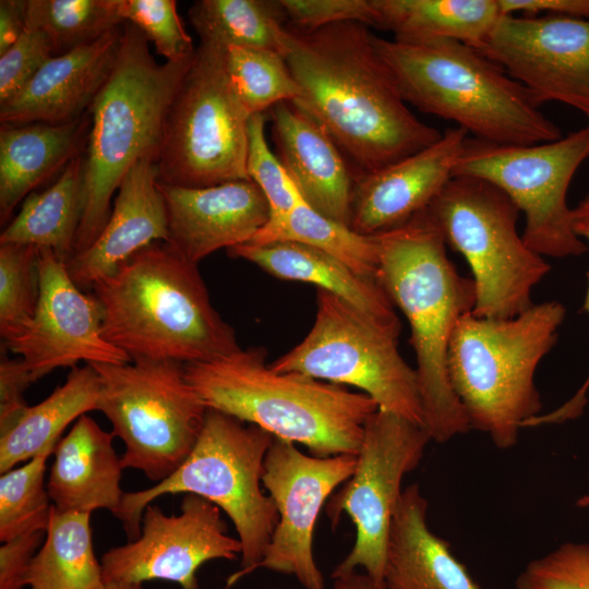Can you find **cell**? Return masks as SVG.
Listing matches in <instances>:
<instances>
[{
    "instance_id": "15",
    "label": "cell",
    "mask_w": 589,
    "mask_h": 589,
    "mask_svg": "<svg viewBox=\"0 0 589 589\" xmlns=\"http://www.w3.org/2000/svg\"><path fill=\"white\" fill-rule=\"evenodd\" d=\"M220 510L191 493L183 496L179 515H166L151 503L143 512L140 536L104 553V582L161 579L181 589H200L197 570L204 563L241 555V543L228 534Z\"/></svg>"
},
{
    "instance_id": "31",
    "label": "cell",
    "mask_w": 589,
    "mask_h": 589,
    "mask_svg": "<svg viewBox=\"0 0 589 589\" xmlns=\"http://www.w3.org/2000/svg\"><path fill=\"white\" fill-rule=\"evenodd\" d=\"M28 589H100L101 564L97 560L91 514L51 507L46 537L34 555Z\"/></svg>"
},
{
    "instance_id": "43",
    "label": "cell",
    "mask_w": 589,
    "mask_h": 589,
    "mask_svg": "<svg viewBox=\"0 0 589 589\" xmlns=\"http://www.w3.org/2000/svg\"><path fill=\"white\" fill-rule=\"evenodd\" d=\"M46 530L26 532L0 548V589H24L31 562L44 542Z\"/></svg>"
},
{
    "instance_id": "46",
    "label": "cell",
    "mask_w": 589,
    "mask_h": 589,
    "mask_svg": "<svg viewBox=\"0 0 589 589\" xmlns=\"http://www.w3.org/2000/svg\"><path fill=\"white\" fill-rule=\"evenodd\" d=\"M27 0L0 1V55L22 35L26 25Z\"/></svg>"
},
{
    "instance_id": "28",
    "label": "cell",
    "mask_w": 589,
    "mask_h": 589,
    "mask_svg": "<svg viewBox=\"0 0 589 589\" xmlns=\"http://www.w3.org/2000/svg\"><path fill=\"white\" fill-rule=\"evenodd\" d=\"M100 381L91 364L74 366L65 382L0 428V473L44 453H53L64 429L97 410Z\"/></svg>"
},
{
    "instance_id": "18",
    "label": "cell",
    "mask_w": 589,
    "mask_h": 589,
    "mask_svg": "<svg viewBox=\"0 0 589 589\" xmlns=\"http://www.w3.org/2000/svg\"><path fill=\"white\" fill-rule=\"evenodd\" d=\"M40 291L33 317L3 338L7 350L19 354L35 380L57 368L77 362H131L103 335V311L97 298L71 279L67 264L50 249H39Z\"/></svg>"
},
{
    "instance_id": "36",
    "label": "cell",
    "mask_w": 589,
    "mask_h": 589,
    "mask_svg": "<svg viewBox=\"0 0 589 589\" xmlns=\"http://www.w3.org/2000/svg\"><path fill=\"white\" fill-rule=\"evenodd\" d=\"M44 453L12 468L0 477V541L7 542L26 532L46 530L52 503L45 480Z\"/></svg>"
},
{
    "instance_id": "44",
    "label": "cell",
    "mask_w": 589,
    "mask_h": 589,
    "mask_svg": "<svg viewBox=\"0 0 589 589\" xmlns=\"http://www.w3.org/2000/svg\"><path fill=\"white\" fill-rule=\"evenodd\" d=\"M35 382L22 359L1 357L0 428L11 422L27 406L24 393Z\"/></svg>"
},
{
    "instance_id": "39",
    "label": "cell",
    "mask_w": 589,
    "mask_h": 589,
    "mask_svg": "<svg viewBox=\"0 0 589 589\" xmlns=\"http://www.w3.org/2000/svg\"><path fill=\"white\" fill-rule=\"evenodd\" d=\"M119 13L123 22L133 24L154 44L166 61H179L195 52L175 0H120Z\"/></svg>"
},
{
    "instance_id": "48",
    "label": "cell",
    "mask_w": 589,
    "mask_h": 589,
    "mask_svg": "<svg viewBox=\"0 0 589 589\" xmlns=\"http://www.w3.org/2000/svg\"><path fill=\"white\" fill-rule=\"evenodd\" d=\"M575 233L584 241H587L589 244V192L584 196V199L578 203L574 208V220H573ZM588 287L586 291V297L582 304V310L589 314V272L587 274Z\"/></svg>"
},
{
    "instance_id": "6",
    "label": "cell",
    "mask_w": 589,
    "mask_h": 589,
    "mask_svg": "<svg viewBox=\"0 0 589 589\" xmlns=\"http://www.w3.org/2000/svg\"><path fill=\"white\" fill-rule=\"evenodd\" d=\"M194 55L158 63L141 31L123 23L115 68L88 109L83 211L73 255L104 229L113 193L129 169L142 159L156 163L168 109Z\"/></svg>"
},
{
    "instance_id": "32",
    "label": "cell",
    "mask_w": 589,
    "mask_h": 589,
    "mask_svg": "<svg viewBox=\"0 0 589 589\" xmlns=\"http://www.w3.org/2000/svg\"><path fill=\"white\" fill-rule=\"evenodd\" d=\"M188 15L201 41L278 52L288 22L279 0H199Z\"/></svg>"
},
{
    "instance_id": "26",
    "label": "cell",
    "mask_w": 589,
    "mask_h": 589,
    "mask_svg": "<svg viewBox=\"0 0 589 589\" xmlns=\"http://www.w3.org/2000/svg\"><path fill=\"white\" fill-rule=\"evenodd\" d=\"M428 501L418 483L404 489L389 527L386 589H481L447 542L429 528Z\"/></svg>"
},
{
    "instance_id": "13",
    "label": "cell",
    "mask_w": 589,
    "mask_h": 589,
    "mask_svg": "<svg viewBox=\"0 0 589 589\" xmlns=\"http://www.w3.org/2000/svg\"><path fill=\"white\" fill-rule=\"evenodd\" d=\"M589 159V123L558 140L503 145L468 136L453 177L484 180L502 190L524 213L522 239L541 256L565 259L587 252L574 231L567 192Z\"/></svg>"
},
{
    "instance_id": "22",
    "label": "cell",
    "mask_w": 589,
    "mask_h": 589,
    "mask_svg": "<svg viewBox=\"0 0 589 589\" xmlns=\"http://www.w3.org/2000/svg\"><path fill=\"white\" fill-rule=\"evenodd\" d=\"M157 178L152 159L137 161L123 177L104 229L86 250L67 263L79 288L92 289L140 250L167 242V209Z\"/></svg>"
},
{
    "instance_id": "10",
    "label": "cell",
    "mask_w": 589,
    "mask_h": 589,
    "mask_svg": "<svg viewBox=\"0 0 589 589\" xmlns=\"http://www.w3.org/2000/svg\"><path fill=\"white\" fill-rule=\"evenodd\" d=\"M97 372V410L124 444L123 469L161 482L188 458L203 429L207 407L173 360L87 363Z\"/></svg>"
},
{
    "instance_id": "24",
    "label": "cell",
    "mask_w": 589,
    "mask_h": 589,
    "mask_svg": "<svg viewBox=\"0 0 589 589\" xmlns=\"http://www.w3.org/2000/svg\"><path fill=\"white\" fill-rule=\"evenodd\" d=\"M283 280L309 283L360 310L399 336L400 321L378 279L361 275L336 256L294 241L248 242L227 250Z\"/></svg>"
},
{
    "instance_id": "38",
    "label": "cell",
    "mask_w": 589,
    "mask_h": 589,
    "mask_svg": "<svg viewBox=\"0 0 589 589\" xmlns=\"http://www.w3.org/2000/svg\"><path fill=\"white\" fill-rule=\"evenodd\" d=\"M266 120V113H256L250 118L245 167L249 179L260 188L268 202V223H274L284 218L302 196L267 144Z\"/></svg>"
},
{
    "instance_id": "37",
    "label": "cell",
    "mask_w": 589,
    "mask_h": 589,
    "mask_svg": "<svg viewBox=\"0 0 589 589\" xmlns=\"http://www.w3.org/2000/svg\"><path fill=\"white\" fill-rule=\"evenodd\" d=\"M36 247L0 244V335L5 338L34 315L40 291Z\"/></svg>"
},
{
    "instance_id": "49",
    "label": "cell",
    "mask_w": 589,
    "mask_h": 589,
    "mask_svg": "<svg viewBox=\"0 0 589 589\" xmlns=\"http://www.w3.org/2000/svg\"><path fill=\"white\" fill-rule=\"evenodd\" d=\"M335 589H377L370 578L360 572L334 578Z\"/></svg>"
},
{
    "instance_id": "33",
    "label": "cell",
    "mask_w": 589,
    "mask_h": 589,
    "mask_svg": "<svg viewBox=\"0 0 589 589\" xmlns=\"http://www.w3.org/2000/svg\"><path fill=\"white\" fill-rule=\"evenodd\" d=\"M294 241L327 252L361 275L377 278L378 251L374 236H363L349 226L313 209L303 199L281 219L267 223L250 241Z\"/></svg>"
},
{
    "instance_id": "23",
    "label": "cell",
    "mask_w": 589,
    "mask_h": 589,
    "mask_svg": "<svg viewBox=\"0 0 589 589\" xmlns=\"http://www.w3.org/2000/svg\"><path fill=\"white\" fill-rule=\"evenodd\" d=\"M271 119L278 158L302 199L316 212L349 226L354 177L338 145L290 103L274 106Z\"/></svg>"
},
{
    "instance_id": "16",
    "label": "cell",
    "mask_w": 589,
    "mask_h": 589,
    "mask_svg": "<svg viewBox=\"0 0 589 589\" xmlns=\"http://www.w3.org/2000/svg\"><path fill=\"white\" fill-rule=\"evenodd\" d=\"M356 466L357 455L315 457L303 454L292 442L274 438L262 483L279 520L254 569L292 575L304 589H325L313 554L314 527L328 496L353 474Z\"/></svg>"
},
{
    "instance_id": "30",
    "label": "cell",
    "mask_w": 589,
    "mask_h": 589,
    "mask_svg": "<svg viewBox=\"0 0 589 589\" xmlns=\"http://www.w3.org/2000/svg\"><path fill=\"white\" fill-rule=\"evenodd\" d=\"M84 155L73 157L57 180L31 193L17 215L2 230L0 244L50 249L63 263L74 254L83 211Z\"/></svg>"
},
{
    "instance_id": "50",
    "label": "cell",
    "mask_w": 589,
    "mask_h": 589,
    "mask_svg": "<svg viewBox=\"0 0 589 589\" xmlns=\"http://www.w3.org/2000/svg\"><path fill=\"white\" fill-rule=\"evenodd\" d=\"M100 589H144L142 584L104 582Z\"/></svg>"
},
{
    "instance_id": "45",
    "label": "cell",
    "mask_w": 589,
    "mask_h": 589,
    "mask_svg": "<svg viewBox=\"0 0 589 589\" xmlns=\"http://www.w3.org/2000/svg\"><path fill=\"white\" fill-rule=\"evenodd\" d=\"M503 15L558 14L589 19V0H498Z\"/></svg>"
},
{
    "instance_id": "5",
    "label": "cell",
    "mask_w": 589,
    "mask_h": 589,
    "mask_svg": "<svg viewBox=\"0 0 589 589\" xmlns=\"http://www.w3.org/2000/svg\"><path fill=\"white\" fill-rule=\"evenodd\" d=\"M404 100L449 120L473 139L530 145L561 139V129L529 91L480 50L453 39L406 44L374 36Z\"/></svg>"
},
{
    "instance_id": "8",
    "label": "cell",
    "mask_w": 589,
    "mask_h": 589,
    "mask_svg": "<svg viewBox=\"0 0 589 589\" xmlns=\"http://www.w3.org/2000/svg\"><path fill=\"white\" fill-rule=\"evenodd\" d=\"M274 438L255 424L208 409L183 464L148 489L124 492L113 516L122 521L132 541L141 533L145 507L160 496L191 493L217 505L232 521L241 543L242 568L229 577V589L262 561L279 520L273 498L261 488L264 460Z\"/></svg>"
},
{
    "instance_id": "35",
    "label": "cell",
    "mask_w": 589,
    "mask_h": 589,
    "mask_svg": "<svg viewBox=\"0 0 589 589\" xmlns=\"http://www.w3.org/2000/svg\"><path fill=\"white\" fill-rule=\"evenodd\" d=\"M230 84L245 111L265 113L299 99L300 87L280 52L265 48L226 47Z\"/></svg>"
},
{
    "instance_id": "27",
    "label": "cell",
    "mask_w": 589,
    "mask_h": 589,
    "mask_svg": "<svg viewBox=\"0 0 589 589\" xmlns=\"http://www.w3.org/2000/svg\"><path fill=\"white\" fill-rule=\"evenodd\" d=\"M88 111L65 123H1L0 221L4 225L14 208L35 188L81 154L89 132Z\"/></svg>"
},
{
    "instance_id": "11",
    "label": "cell",
    "mask_w": 589,
    "mask_h": 589,
    "mask_svg": "<svg viewBox=\"0 0 589 589\" xmlns=\"http://www.w3.org/2000/svg\"><path fill=\"white\" fill-rule=\"evenodd\" d=\"M250 118L230 84L226 47L201 41L165 119L157 180L203 188L249 179Z\"/></svg>"
},
{
    "instance_id": "1",
    "label": "cell",
    "mask_w": 589,
    "mask_h": 589,
    "mask_svg": "<svg viewBox=\"0 0 589 589\" xmlns=\"http://www.w3.org/2000/svg\"><path fill=\"white\" fill-rule=\"evenodd\" d=\"M374 36L358 22L314 29L287 23L279 33V52L301 92L292 105L324 128L357 173L378 170L442 136L409 109Z\"/></svg>"
},
{
    "instance_id": "34",
    "label": "cell",
    "mask_w": 589,
    "mask_h": 589,
    "mask_svg": "<svg viewBox=\"0 0 589 589\" xmlns=\"http://www.w3.org/2000/svg\"><path fill=\"white\" fill-rule=\"evenodd\" d=\"M120 0H27L26 24L49 36L53 56L88 45L124 22Z\"/></svg>"
},
{
    "instance_id": "4",
    "label": "cell",
    "mask_w": 589,
    "mask_h": 589,
    "mask_svg": "<svg viewBox=\"0 0 589 589\" xmlns=\"http://www.w3.org/2000/svg\"><path fill=\"white\" fill-rule=\"evenodd\" d=\"M263 347L184 364L207 409L304 445L315 457L358 455L364 426L378 409L362 392L294 372H277Z\"/></svg>"
},
{
    "instance_id": "17",
    "label": "cell",
    "mask_w": 589,
    "mask_h": 589,
    "mask_svg": "<svg viewBox=\"0 0 589 589\" xmlns=\"http://www.w3.org/2000/svg\"><path fill=\"white\" fill-rule=\"evenodd\" d=\"M478 50L540 105L562 103L589 121V19L502 15Z\"/></svg>"
},
{
    "instance_id": "41",
    "label": "cell",
    "mask_w": 589,
    "mask_h": 589,
    "mask_svg": "<svg viewBox=\"0 0 589 589\" xmlns=\"http://www.w3.org/2000/svg\"><path fill=\"white\" fill-rule=\"evenodd\" d=\"M52 57L47 33L26 24L19 39L0 55V104L21 91Z\"/></svg>"
},
{
    "instance_id": "29",
    "label": "cell",
    "mask_w": 589,
    "mask_h": 589,
    "mask_svg": "<svg viewBox=\"0 0 589 589\" xmlns=\"http://www.w3.org/2000/svg\"><path fill=\"white\" fill-rule=\"evenodd\" d=\"M375 27L399 43L453 39L479 49L501 19L498 0H373Z\"/></svg>"
},
{
    "instance_id": "2",
    "label": "cell",
    "mask_w": 589,
    "mask_h": 589,
    "mask_svg": "<svg viewBox=\"0 0 589 589\" xmlns=\"http://www.w3.org/2000/svg\"><path fill=\"white\" fill-rule=\"evenodd\" d=\"M166 242H155L97 280L103 335L131 361L207 362L241 349L213 306L197 267Z\"/></svg>"
},
{
    "instance_id": "21",
    "label": "cell",
    "mask_w": 589,
    "mask_h": 589,
    "mask_svg": "<svg viewBox=\"0 0 589 589\" xmlns=\"http://www.w3.org/2000/svg\"><path fill=\"white\" fill-rule=\"evenodd\" d=\"M122 25L88 45L50 58L21 91L0 104L1 123L57 124L84 116L115 68Z\"/></svg>"
},
{
    "instance_id": "7",
    "label": "cell",
    "mask_w": 589,
    "mask_h": 589,
    "mask_svg": "<svg viewBox=\"0 0 589 589\" xmlns=\"http://www.w3.org/2000/svg\"><path fill=\"white\" fill-rule=\"evenodd\" d=\"M565 315L561 302L545 301L510 318L470 312L455 326L447 351L450 386L470 429L496 447L515 446L520 429L539 416L536 370L556 344Z\"/></svg>"
},
{
    "instance_id": "9",
    "label": "cell",
    "mask_w": 589,
    "mask_h": 589,
    "mask_svg": "<svg viewBox=\"0 0 589 589\" xmlns=\"http://www.w3.org/2000/svg\"><path fill=\"white\" fill-rule=\"evenodd\" d=\"M428 212L446 245L471 268L473 315L510 318L534 304L532 289L550 265L518 233L520 211L502 190L481 179L453 177Z\"/></svg>"
},
{
    "instance_id": "40",
    "label": "cell",
    "mask_w": 589,
    "mask_h": 589,
    "mask_svg": "<svg viewBox=\"0 0 589 589\" xmlns=\"http://www.w3.org/2000/svg\"><path fill=\"white\" fill-rule=\"evenodd\" d=\"M516 589H589V542H565L530 561Z\"/></svg>"
},
{
    "instance_id": "20",
    "label": "cell",
    "mask_w": 589,
    "mask_h": 589,
    "mask_svg": "<svg viewBox=\"0 0 589 589\" xmlns=\"http://www.w3.org/2000/svg\"><path fill=\"white\" fill-rule=\"evenodd\" d=\"M168 218V243L188 261L199 264L220 249L250 242L268 223L271 209L250 179L203 188L161 183Z\"/></svg>"
},
{
    "instance_id": "3",
    "label": "cell",
    "mask_w": 589,
    "mask_h": 589,
    "mask_svg": "<svg viewBox=\"0 0 589 589\" xmlns=\"http://www.w3.org/2000/svg\"><path fill=\"white\" fill-rule=\"evenodd\" d=\"M374 238L377 279L410 325L423 426L432 441L445 443L471 430L450 386L447 351L458 321L473 311L474 283L450 262L428 208Z\"/></svg>"
},
{
    "instance_id": "42",
    "label": "cell",
    "mask_w": 589,
    "mask_h": 589,
    "mask_svg": "<svg viewBox=\"0 0 589 589\" xmlns=\"http://www.w3.org/2000/svg\"><path fill=\"white\" fill-rule=\"evenodd\" d=\"M288 24L314 29L323 26L358 22L375 26L376 11L373 0H279Z\"/></svg>"
},
{
    "instance_id": "19",
    "label": "cell",
    "mask_w": 589,
    "mask_h": 589,
    "mask_svg": "<svg viewBox=\"0 0 589 589\" xmlns=\"http://www.w3.org/2000/svg\"><path fill=\"white\" fill-rule=\"evenodd\" d=\"M468 136L461 128H448L428 147L378 170L357 173L350 228L363 236H375L426 209L453 178Z\"/></svg>"
},
{
    "instance_id": "14",
    "label": "cell",
    "mask_w": 589,
    "mask_h": 589,
    "mask_svg": "<svg viewBox=\"0 0 589 589\" xmlns=\"http://www.w3.org/2000/svg\"><path fill=\"white\" fill-rule=\"evenodd\" d=\"M430 441L424 426L395 413L377 409L369 418L354 472L326 505L333 526L345 512L356 527L354 544L333 579L362 568L377 589H386V544L401 482L418 467Z\"/></svg>"
},
{
    "instance_id": "25",
    "label": "cell",
    "mask_w": 589,
    "mask_h": 589,
    "mask_svg": "<svg viewBox=\"0 0 589 589\" xmlns=\"http://www.w3.org/2000/svg\"><path fill=\"white\" fill-rule=\"evenodd\" d=\"M113 437V432L103 430L93 418L83 414L59 440L47 479V491L56 508L116 513L124 492L120 486L123 468L112 445Z\"/></svg>"
},
{
    "instance_id": "47",
    "label": "cell",
    "mask_w": 589,
    "mask_h": 589,
    "mask_svg": "<svg viewBox=\"0 0 589 589\" xmlns=\"http://www.w3.org/2000/svg\"><path fill=\"white\" fill-rule=\"evenodd\" d=\"M589 390V375L582 386L567 402L546 414H540L529 421L528 426H537L546 423H561L575 419L582 413Z\"/></svg>"
},
{
    "instance_id": "12",
    "label": "cell",
    "mask_w": 589,
    "mask_h": 589,
    "mask_svg": "<svg viewBox=\"0 0 589 589\" xmlns=\"http://www.w3.org/2000/svg\"><path fill=\"white\" fill-rule=\"evenodd\" d=\"M398 337L339 297L317 289L310 332L269 366L354 386L380 410L423 426L417 372L399 353Z\"/></svg>"
}]
</instances>
